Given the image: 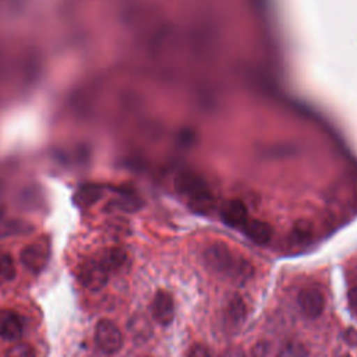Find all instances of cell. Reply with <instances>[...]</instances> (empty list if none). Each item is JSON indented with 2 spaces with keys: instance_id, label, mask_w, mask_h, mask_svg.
Listing matches in <instances>:
<instances>
[{
  "instance_id": "6da1fadb",
  "label": "cell",
  "mask_w": 357,
  "mask_h": 357,
  "mask_svg": "<svg viewBox=\"0 0 357 357\" xmlns=\"http://www.w3.org/2000/svg\"><path fill=\"white\" fill-rule=\"evenodd\" d=\"M204 259L211 271L237 284H243L252 276V265L247 259L234 255L225 244L209 245L204 252Z\"/></svg>"
},
{
  "instance_id": "8fae6325",
  "label": "cell",
  "mask_w": 357,
  "mask_h": 357,
  "mask_svg": "<svg viewBox=\"0 0 357 357\" xmlns=\"http://www.w3.org/2000/svg\"><path fill=\"white\" fill-rule=\"evenodd\" d=\"M22 333V321L13 311H0V336L6 340H17Z\"/></svg>"
},
{
  "instance_id": "7402d4cb",
  "label": "cell",
  "mask_w": 357,
  "mask_h": 357,
  "mask_svg": "<svg viewBox=\"0 0 357 357\" xmlns=\"http://www.w3.org/2000/svg\"><path fill=\"white\" fill-rule=\"evenodd\" d=\"M337 357H350L349 354H343V356H337Z\"/></svg>"
},
{
  "instance_id": "ac0fdd59",
  "label": "cell",
  "mask_w": 357,
  "mask_h": 357,
  "mask_svg": "<svg viewBox=\"0 0 357 357\" xmlns=\"http://www.w3.org/2000/svg\"><path fill=\"white\" fill-rule=\"evenodd\" d=\"M185 357H212L211 351L204 344H192L187 351Z\"/></svg>"
},
{
  "instance_id": "4fadbf2b",
  "label": "cell",
  "mask_w": 357,
  "mask_h": 357,
  "mask_svg": "<svg viewBox=\"0 0 357 357\" xmlns=\"http://www.w3.org/2000/svg\"><path fill=\"white\" fill-rule=\"evenodd\" d=\"M102 194H103V191H102L100 185L93 184V183L84 184L74 194V201L79 206H91L100 199Z\"/></svg>"
},
{
  "instance_id": "e0dca14e",
  "label": "cell",
  "mask_w": 357,
  "mask_h": 357,
  "mask_svg": "<svg viewBox=\"0 0 357 357\" xmlns=\"http://www.w3.org/2000/svg\"><path fill=\"white\" fill-rule=\"evenodd\" d=\"M7 357H35L33 350L31 349V346L20 343L13 346L8 351H7Z\"/></svg>"
},
{
  "instance_id": "2e32d148",
  "label": "cell",
  "mask_w": 357,
  "mask_h": 357,
  "mask_svg": "<svg viewBox=\"0 0 357 357\" xmlns=\"http://www.w3.org/2000/svg\"><path fill=\"white\" fill-rule=\"evenodd\" d=\"M271 351H272L271 343L266 340H262V342H258L257 344H254L252 349L250 350L248 356H245V357H271Z\"/></svg>"
},
{
  "instance_id": "5b68a950",
  "label": "cell",
  "mask_w": 357,
  "mask_h": 357,
  "mask_svg": "<svg viewBox=\"0 0 357 357\" xmlns=\"http://www.w3.org/2000/svg\"><path fill=\"white\" fill-rule=\"evenodd\" d=\"M298 307L307 318H318L325 308V297L321 290L315 287L303 289L297 297Z\"/></svg>"
},
{
  "instance_id": "30bf717a",
  "label": "cell",
  "mask_w": 357,
  "mask_h": 357,
  "mask_svg": "<svg viewBox=\"0 0 357 357\" xmlns=\"http://www.w3.org/2000/svg\"><path fill=\"white\" fill-rule=\"evenodd\" d=\"M251 241L255 244H266L273 234V230L269 223L259 219H248L244 226L240 229Z\"/></svg>"
},
{
  "instance_id": "d6986e66",
  "label": "cell",
  "mask_w": 357,
  "mask_h": 357,
  "mask_svg": "<svg viewBox=\"0 0 357 357\" xmlns=\"http://www.w3.org/2000/svg\"><path fill=\"white\" fill-rule=\"evenodd\" d=\"M347 301H349V307H350L351 312L357 317V286H354L349 290Z\"/></svg>"
},
{
  "instance_id": "ffe728a7",
  "label": "cell",
  "mask_w": 357,
  "mask_h": 357,
  "mask_svg": "<svg viewBox=\"0 0 357 357\" xmlns=\"http://www.w3.org/2000/svg\"><path fill=\"white\" fill-rule=\"evenodd\" d=\"M219 357H245V353L240 346H230Z\"/></svg>"
},
{
  "instance_id": "5bb4252c",
  "label": "cell",
  "mask_w": 357,
  "mask_h": 357,
  "mask_svg": "<svg viewBox=\"0 0 357 357\" xmlns=\"http://www.w3.org/2000/svg\"><path fill=\"white\" fill-rule=\"evenodd\" d=\"M15 276V265L13 258L6 254L0 258V284L8 283Z\"/></svg>"
},
{
  "instance_id": "9a60e30c",
  "label": "cell",
  "mask_w": 357,
  "mask_h": 357,
  "mask_svg": "<svg viewBox=\"0 0 357 357\" xmlns=\"http://www.w3.org/2000/svg\"><path fill=\"white\" fill-rule=\"evenodd\" d=\"M276 357H310L307 347L298 342H290L284 344Z\"/></svg>"
},
{
  "instance_id": "8992f818",
  "label": "cell",
  "mask_w": 357,
  "mask_h": 357,
  "mask_svg": "<svg viewBox=\"0 0 357 357\" xmlns=\"http://www.w3.org/2000/svg\"><path fill=\"white\" fill-rule=\"evenodd\" d=\"M47 258H49V247L43 241L28 244L21 251L22 265L35 273L40 272L46 266Z\"/></svg>"
},
{
  "instance_id": "277c9868",
  "label": "cell",
  "mask_w": 357,
  "mask_h": 357,
  "mask_svg": "<svg viewBox=\"0 0 357 357\" xmlns=\"http://www.w3.org/2000/svg\"><path fill=\"white\" fill-rule=\"evenodd\" d=\"M107 279L109 272L98 259L86 261L79 268V282L88 290L96 291L103 289L107 283Z\"/></svg>"
},
{
  "instance_id": "44dd1931",
  "label": "cell",
  "mask_w": 357,
  "mask_h": 357,
  "mask_svg": "<svg viewBox=\"0 0 357 357\" xmlns=\"http://www.w3.org/2000/svg\"><path fill=\"white\" fill-rule=\"evenodd\" d=\"M344 339L347 340V343L350 344H357V331L356 329H347L344 333Z\"/></svg>"
},
{
  "instance_id": "7c38bea8",
  "label": "cell",
  "mask_w": 357,
  "mask_h": 357,
  "mask_svg": "<svg viewBox=\"0 0 357 357\" xmlns=\"http://www.w3.org/2000/svg\"><path fill=\"white\" fill-rule=\"evenodd\" d=\"M98 261L107 269V272L110 273L112 271H117L120 269L126 261H127V252L120 248V247H112L105 250L100 257L98 258Z\"/></svg>"
},
{
  "instance_id": "9c48e42d",
  "label": "cell",
  "mask_w": 357,
  "mask_h": 357,
  "mask_svg": "<svg viewBox=\"0 0 357 357\" xmlns=\"http://www.w3.org/2000/svg\"><path fill=\"white\" fill-rule=\"evenodd\" d=\"M220 219L233 229H241L244 223L250 219L245 205L238 199L226 201L219 211Z\"/></svg>"
},
{
  "instance_id": "ba28073f",
  "label": "cell",
  "mask_w": 357,
  "mask_h": 357,
  "mask_svg": "<svg viewBox=\"0 0 357 357\" xmlns=\"http://www.w3.org/2000/svg\"><path fill=\"white\" fill-rule=\"evenodd\" d=\"M247 317V307L238 294H231L223 310V321L229 331H237Z\"/></svg>"
},
{
  "instance_id": "52a82bcc",
  "label": "cell",
  "mask_w": 357,
  "mask_h": 357,
  "mask_svg": "<svg viewBox=\"0 0 357 357\" xmlns=\"http://www.w3.org/2000/svg\"><path fill=\"white\" fill-rule=\"evenodd\" d=\"M151 312L153 319L162 325V326H167L173 322L174 319V301L173 297L165 291V290H159L152 301L151 305Z\"/></svg>"
},
{
  "instance_id": "7a4b0ae2",
  "label": "cell",
  "mask_w": 357,
  "mask_h": 357,
  "mask_svg": "<svg viewBox=\"0 0 357 357\" xmlns=\"http://www.w3.org/2000/svg\"><path fill=\"white\" fill-rule=\"evenodd\" d=\"M174 184L177 191L188 199L194 209L201 212L211 209L213 197L208 183L201 176L191 172H183L176 177Z\"/></svg>"
},
{
  "instance_id": "3957f363",
  "label": "cell",
  "mask_w": 357,
  "mask_h": 357,
  "mask_svg": "<svg viewBox=\"0 0 357 357\" xmlns=\"http://www.w3.org/2000/svg\"><path fill=\"white\" fill-rule=\"evenodd\" d=\"M95 342L103 353L113 354L121 349L123 335L112 321L102 319L95 329Z\"/></svg>"
}]
</instances>
